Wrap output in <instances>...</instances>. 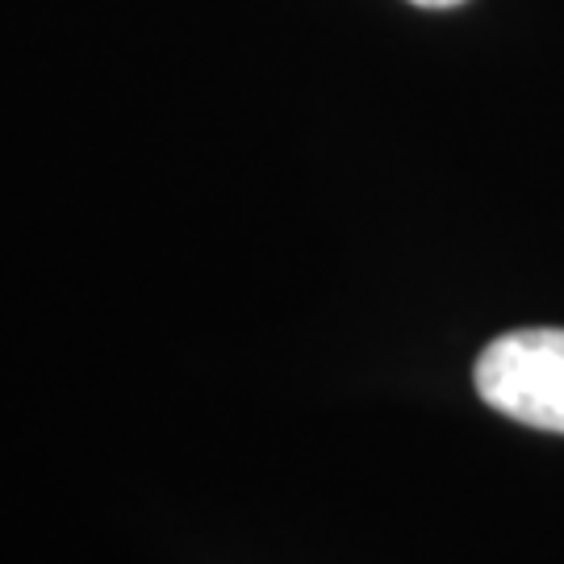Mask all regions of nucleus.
Segmentation results:
<instances>
[{"mask_svg": "<svg viewBox=\"0 0 564 564\" xmlns=\"http://www.w3.org/2000/svg\"><path fill=\"white\" fill-rule=\"evenodd\" d=\"M473 381L489 410L564 435V330L531 326L498 335L481 351Z\"/></svg>", "mask_w": 564, "mask_h": 564, "instance_id": "obj_1", "label": "nucleus"}, {"mask_svg": "<svg viewBox=\"0 0 564 564\" xmlns=\"http://www.w3.org/2000/svg\"><path fill=\"white\" fill-rule=\"evenodd\" d=\"M410 4H423V9H456L464 0H410Z\"/></svg>", "mask_w": 564, "mask_h": 564, "instance_id": "obj_2", "label": "nucleus"}]
</instances>
